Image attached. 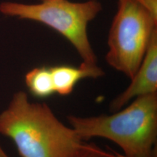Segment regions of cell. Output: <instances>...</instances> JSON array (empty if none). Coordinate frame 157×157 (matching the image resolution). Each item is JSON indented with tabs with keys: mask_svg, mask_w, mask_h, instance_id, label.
Here are the masks:
<instances>
[{
	"mask_svg": "<svg viewBox=\"0 0 157 157\" xmlns=\"http://www.w3.org/2000/svg\"><path fill=\"white\" fill-rule=\"evenodd\" d=\"M0 134L13 141L21 157H74L86 142L48 104L32 103L23 91L0 113Z\"/></svg>",
	"mask_w": 157,
	"mask_h": 157,
	"instance_id": "cell-1",
	"label": "cell"
},
{
	"mask_svg": "<svg viewBox=\"0 0 157 157\" xmlns=\"http://www.w3.org/2000/svg\"><path fill=\"white\" fill-rule=\"evenodd\" d=\"M83 141L103 137L112 141L127 157H156L157 93L139 96L111 115L68 117Z\"/></svg>",
	"mask_w": 157,
	"mask_h": 157,
	"instance_id": "cell-2",
	"label": "cell"
},
{
	"mask_svg": "<svg viewBox=\"0 0 157 157\" xmlns=\"http://www.w3.org/2000/svg\"><path fill=\"white\" fill-rule=\"evenodd\" d=\"M103 10L98 0L72 2L68 0H42L38 4L4 2L0 13L7 16L41 23L64 36L76 49L83 63L98 65L87 34V25Z\"/></svg>",
	"mask_w": 157,
	"mask_h": 157,
	"instance_id": "cell-3",
	"label": "cell"
},
{
	"mask_svg": "<svg viewBox=\"0 0 157 157\" xmlns=\"http://www.w3.org/2000/svg\"><path fill=\"white\" fill-rule=\"evenodd\" d=\"M157 19L135 0H118L109 36L105 61L131 79L143 61Z\"/></svg>",
	"mask_w": 157,
	"mask_h": 157,
	"instance_id": "cell-4",
	"label": "cell"
},
{
	"mask_svg": "<svg viewBox=\"0 0 157 157\" xmlns=\"http://www.w3.org/2000/svg\"><path fill=\"white\" fill-rule=\"evenodd\" d=\"M157 93V29L153 33L148 48L136 73L127 89L111 101L110 111H119L134 98Z\"/></svg>",
	"mask_w": 157,
	"mask_h": 157,
	"instance_id": "cell-5",
	"label": "cell"
},
{
	"mask_svg": "<svg viewBox=\"0 0 157 157\" xmlns=\"http://www.w3.org/2000/svg\"><path fill=\"white\" fill-rule=\"evenodd\" d=\"M55 92L60 95H68L82 79L97 78L104 75V71L98 65H89L82 62L78 67L68 65H58L50 67Z\"/></svg>",
	"mask_w": 157,
	"mask_h": 157,
	"instance_id": "cell-6",
	"label": "cell"
},
{
	"mask_svg": "<svg viewBox=\"0 0 157 157\" xmlns=\"http://www.w3.org/2000/svg\"><path fill=\"white\" fill-rule=\"evenodd\" d=\"M25 82L31 95L36 98H45L56 93L50 67L41 66L29 71L25 74Z\"/></svg>",
	"mask_w": 157,
	"mask_h": 157,
	"instance_id": "cell-7",
	"label": "cell"
},
{
	"mask_svg": "<svg viewBox=\"0 0 157 157\" xmlns=\"http://www.w3.org/2000/svg\"><path fill=\"white\" fill-rule=\"evenodd\" d=\"M74 157H116L112 153L105 151L94 143L85 142Z\"/></svg>",
	"mask_w": 157,
	"mask_h": 157,
	"instance_id": "cell-8",
	"label": "cell"
},
{
	"mask_svg": "<svg viewBox=\"0 0 157 157\" xmlns=\"http://www.w3.org/2000/svg\"><path fill=\"white\" fill-rule=\"evenodd\" d=\"M157 19V0H135Z\"/></svg>",
	"mask_w": 157,
	"mask_h": 157,
	"instance_id": "cell-9",
	"label": "cell"
},
{
	"mask_svg": "<svg viewBox=\"0 0 157 157\" xmlns=\"http://www.w3.org/2000/svg\"><path fill=\"white\" fill-rule=\"evenodd\" d=\"M0 157H9L5 152V151L3 150V148H2L1 146H0Z\"/></svg>",
	"mask_w": 157,
	"mask_h": 157,
	"instance_id": "cell-10",
	"label": "cell"
},
{
	"mask_svg": "<svg viewBox=\"0 0 157 157\" xmlns=\"http://www.w3.org/2000/svg\"><path fill=\"white\" fill-rule=\"evenodd\" d=\"M113 154H114V155L116 156V157H127V156H125V155L121 154H119V153H117V152H116V151H113Z\"/></svg>",
	"mask_w": 157,
	"mask_h": 157,
	"instance_id": "cell-11",
	"label": "cell"
}]
</instances>
